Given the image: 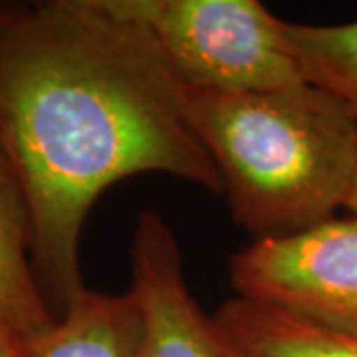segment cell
I'll return each instance as SVG.
<instances>
[{
	"instance_id": "6da1fadb",
	"label": "cell",
	"mask_w": 357,
	"mask_h": 357,
	"mask_svg": "<svg viewBox=\"0 0 357 357\" xmlns=\"http://www.w3.org/2000/svg\"><path fill=\"white\" fill-rule=\"evenodd\" d=\"M0 151L32 222V260L66 307L86 290L79 238L105 189L165 173L225 195L151 36L105 0L0 4Z\"/></svg>"
},
{
	"instance_id": "7a4b0ae2",
	"label": "cell",
	"mask_w": 357,
	"mask_h": 357,
	"mask_svg": "<svg viewBox=\"0 0 357 357\" xmlns=\"http://www.w3.org/2000/svg\"><path fill=\"white\" fill-rule=\"evenodd\" d=\"M187 115L252 243L304 234L344 208L357 163V109L328 89H187Z\"/></svg>"
},
{
	"instance_id": "3957f363",
	"label": "cell",
	"mask_w": 357,
	"mask_h": 357,
	"mask_svg": "<svg viewBox=\"0 0 357 357\" xmlns=\"http://www.w3.org/2000/svg\"><path fill=\"white\" fill-rule=\"evenodd\" d=\"M139 24L185 89L268 91L304 84L286 22L258 0H105Z\"/></svg>"
},
{
	"instance_id": "277c9868",
	"label": "cell",
	"mask_w": 357,
	"mask_h": 357,
	"mask_svg": "<svg viewBox=\"0 0 357 357\" xmlns=\"http://www.w3.org/2000/svg\"><path fill=\"white\" fill-rule=\"evenodd\" d=\"M236 296L357 342V218L250 243L230 258Z\"/></svg>"
},
{
	"instance_id": "5b68a950",
	"label": "cell",
	"mask_w": 357,
	"mask_h": 357,
	"mask_svg": "<svg viewBox=\"0 0 357 357\" xmlns=\"http://www.w3.org/2000/svg\"><path fill=\"white\" fill-rule=\"evenodd\" d=\"M143 357H241L189 290L177 238L155 213H143L131 244Z\"/></svg>"
},
{
	"instance_id": "8992f818",
	"label": "cell",
	"mask_w": 357,
	"mask_h": 357,
	"mask_svg": "<svg viewBox=\"0 0 357 357\" xmlns=\"http://www.w3.org/2000/svg\"><path fill=\"white\" fill-rule=\"evenodd\" d=\"M28 255H32L30 211L13 167L0 151V328L26 345L56 321Z\"/></svg>"
},
{
	"instance_id": "52a82bcc",
	"label": "cell",
	"mask_w": 357,
	"mask_h": 357,
	"mask_svg": "<svg viewBox=\"0 0 357 357\" xmlns=\"http://www.w3.org/2000/svg\"><path fill=\"white\" fill-rule=\"evenodd\" d=\"M28 357H143V321L133 292L84 290L60 321L28 344Z\"/></svg>"
},
{
	"instance_id": "ba28073f",
	"label": "cell",
	"mask_w": 357,
	"mask_h": 357,
	"mask_svg": "<svg viewBox=\"0 0 357 357\" xmlns=\"http://www.w3.org/2000/svg\"><path fill=\"white\" fill-rule=\"evenodd\" d=\"M215 319L241 357H357V342L241 296Z\"/></svg>"
},
{
	"instance_id": "9c48e42d",
	"label": "cell",
	"mask_w": 357,
	"mask_h": 357,
	"mask_svg": "<svg viewBox=\"0 0 357 357\" xmlns=\"http://www.w3.org/2000/svg\"><path fill=\"white\" fill-rule=\"evenodd\" d=\"M286 36L307 84L357 109V20L345 24L286 22Z\"/></svg>"
},
{
	"instance_id": "30bf717a",
	"label": "cell",
	"mask_w": 357,
	"mask_h": 357,
	"mask_svg": "<svg viewBox=\"0 0 357 357\" xmlns=\"http://www.w3.org/2000/svg\"><path fill=\"white\" fill-rule=\"evenodd\" d=\"M0 357H28V345L0 328Z\"/></svg>"
},
{
	"instance_id": "8fae6325",
	"label": "cell",
	"mask_w": 357,
	"mask_h": 357,
	"mask_svg": "<svg viewBox=\"0 0 357 357\" xmlns=\"http://www.w3.org/2000/svg\"><path fill=\"white\" fill-rule=\"evenodd\" d=\"M344 208L349 213V217L357 218V163L356 171H354V177H351V183H349V191H347V197H345Z\"/></svg>"
}]
</instances>
